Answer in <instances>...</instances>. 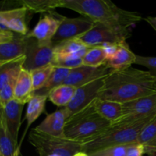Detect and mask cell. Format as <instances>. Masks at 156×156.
Wrapping results in <instances>:
<instances>
[{
    "label": "cell",
    "mask_w": 156,
    "mask_h": 156,
    "mask_svg": "<svg viewBox=\"0 0 156 156\" xmlns=\"http://www.w3.org/2000/svg\"><path fill=\"white\" fill-rule=\"evenodd\" d=\"M156 94V77L149 71L129 67L113 70L105 79L98 98L123 104Z\"/></svg>",
    "instance_id": "6da1fadb"
},
{
    "label": "cell",
    "mask_w": 156,
    "mask_h": 156,
    "mask_svg": "<svg viewBox=\"0 0 156 156\" xmlns=\"http://www.w3.org/2000/svg\"><path fill=\"white\" fill-rule=\"evenodd\" d=\"M59 7L71 9L93 22L128 35H130L129 27L143 18L137 12L120 9L108 0H61Z\"/></svg>",
    "instance_id": "7a4b0ae2"
},
{
    "label": "cell",
    "mask_w": 156,
    "mask_h": 156,
    "mask_svg": "<svg viewBox=\"0 0 156 156\" xmlns=\"http://www.w3.org/2000/svg\"><path fill=\"white\" fill-rule=\"evenodd\" d=\"M111 125V122L98 114L92 101L69 117L64 127V138L83 144L101 134Z\"/></svg>",
    "instance_id": "3957f363"
},
{
    "label": "cell",
    "mask_w": 156,
    "mask_h": 156,
    "mask_svg": "<svg viewBox=\"0 0 156 156\" xmlns=\"http://www.w3.org/2000/svg\"><path fill=\"white\" fill-rule=\"evenodd\" d=\"M155 116L129 124L111 126L97 137L82 144V152L90 155L106 148L138 143L140 133Z\"/></svg>",
    "instance_id": "277c9868"
},
{
    "label": "cell",
    "mask_w": 156,
    "mask_h": 156,
    "mask_svg": "<svg viewBox=\"0 0 156 156\" xmlns=\"http://www.w3.org/2000/svg\"><path fill=\"white\" fill-rule=\"evenodd\" d=\"M28 141L40 156H74L82 152L81 143L37 132L34 129L30 131Z\"/></svg>",
    "instance_id": "5b68a950"
},
{
    "label": "cell",
    "mask_w": 156,
    "mask_h": 156,
    "mask_svg": "<svg viewBox=\"0 0 156 156\" xmlns=\"http://www.w3.org/2000/svg\"><path fill=\"white\" fill-rule=\"evenodd\" d=\"M153 115H156V94L122 104L121 117L111 126L129 124Z\"/></svg>",
    "instance_id": "8992f818"
},
{
    "label": "cell",
    "mask_w": 156,
    "mask_h": 156,
    "mask_svg": "<svg viewBox=\"0 0 156 156\" xmlns=\"http://www.w3.org/2000/svg\"><path fill=\"white\" fill-rule=\"evenodd\" d=\"M27 38L25 61L23 68L29 72L51 65L54 57L52 43H41L33 37Z\"/></svg>",
    "instance_id": "52a82bcc"
},
{
    "label": "cell",
    "mask_w": 156,
    "mask_h": 156,
    "mask_svg": "<svg viewBox=\"0 0 156 156\" xmlns=\"http://www.w3.org/2000/svg\"><path fill=\"white\" fill-rule=\"evenodd\" d=\"M130 35L120 33L104 24L95 23L94 27L78 39L89 47H105L126 41Z\"/></svg>",
    "instance_id": "ba28073f"
},
{
    "label": "cell",
    "mask_w": 156,
    "mask_h": 156,
    "mask_svg": "<svg viewBox=\"0 0 156 156\" xmlns=\"http://www.w3.org/2000/svg\"><path fill=\"white\" fill-rule=\"evenodd\" d=\"M94 24L95 23L85 17L74 18L63 17L56 34L52 39V44L54 46L62 41L80 37L91 30Z\"/></svg>",
    "instance_id": "9c48e42d"
},
{
    "label": "cell",
    "mask_w": 156,
    "mask_h": 156,
    "mask_svg": "<svg viewBox=\"0 0 156 156\" xmlns=\"http://www.w3.org/2000/svg\"><path fill=\"white\" fill-rule=\"evenodd\" d=\"M105 77L96 79L90 83L76 88L73 100L68 106L66 107L69 114V117L82 111L94 99L98 98L99 93L104 85Z\"/></svg>",
    "instance_id": "30bf717a"
},
{
    "label": "cell",
    "mask_w": 156,
    "mask_h": 156,
    "mask_svg": "<svg viewBox=\"0 0 156 156\" xmlns=\"http://www.w3.org/2000/svg\"><path fill=\"white\" fill-rule=\"evenodd\" d=\"M29 12L23 6L0 10V30H9L26 36L29 33L27 27Z\"/></svg>",
    "instance_id": "8fae6325"
},
{
    "label": "cell",
    "mask_w": 156,
    "mask_h": 156,
    "mask_svg": "<svg viewBox=\"0 0 156 156\" xmlns=\"http://www.w3.org/2000/svg\"><path fill=\"white\" fill-rule=\"evenodd\" d=\"M24 106V105L13 99L4 108H0V119L2 120L8 133L17 146H19L18 139Z\"/></svg>",
    "instance_id": "7c38bea8"
},
{
    "label": "cell",
    "mask_w": 156,
    "mask_h": 156,
    "mask_svg": "<svg viewBox=\"0 0 156 156\" xmlns=\"http://www.w3.org/2000/svg\"><path fill=\"white\" fill-rule=\"evenodd\" d=\"M63 16L56 12L41 16L33 30L27 34L28 37H33L41 43H52V39L56 34Z\"/></svg>",
    "instance_id": "4fadbf2b"
},
{
    "label": "cell",
    "mask_w": 156,
    "mask_h": 156,
    "mask_svg": "<svg viewBox=\"0 0 156 156\" xmlns=\"http://www.w3.org/2000/svg\"><path fill=\"white\" fill-rule=\"evenodd\" d=\"M112 71L113 70L105 65L98 68L83 65L80 67L71 69L68 78L64 82V85H71L77 88L96 79L105 77Z\"/></svg>",
    "instance_id": "5bb4252c"
},
{
    "label": "cell",
    "mask_w": 156,
    "mask_h": 156,
    "mask_svg": "<svg viewBox=\"0 0 156 156\" xmlns=\"http://www.w3.org/2000/svg\"><path fill=\"white\" fill-rule=\"evenodd\" d=\"M69 117V111L66 108H62L52 114H48L34 129L37 132L52 136L64 138V127Z\"/></svg>",
    "instance_id": "9a60e30c"
},
{
    "label": "cell",
    "mask_w": 156,
    "mask_h": 156,
    "mask_svg": "<svg viewBox=\"0 0 156 156\" xmlns=\"http://www.w3.org/2000/svg\"><path fill=\"white\" fill-rule=\"evenodd\" d=\"M136 55L129 49L126 41L117 44V49L112 54L107 56L105 66L111 70H123L135 64Z\"/></svg>",
    "instance_id": "2e32d148"
},
{
    "label": "cell",
    "mask_w": 156,
    "mask_h": 156,
    "mask_svg": "<svg viewBox=\"0 0 156 156\" xmlns=\"http://www.w3.org/2000/svg\"><path fill=\"white\" fill-rule=\"evenodd\" d=\"M91 47H88L78 38L62 41L53 46V58H82Z\"/></svg>",
    "instance_id": "e0dca14e"
},
{
    "label": "cell",
    "mask_w": 156,
    "mask_h": 156,
    "mask_svg": "<svg viewBox=\"0 0 156 156\" xmlns=\"http://www.w3.org/2000/svg\"><path fill=\"white\" fill-rule=\"evenodd\" d=\"M17 34L11 42L0 44V62L6 63L25 55L27 38Z\"/></svg>",
    "instance_id": "ac0fdd59"
},
{
    "label": "cell",
    "mask_w": 156,
    "mask_h": 156,
    "mask_svg": "<svg viewBox=\"0 0 156 156\" xmlns=\"http://www.w3.org/2000/svg\"><path fill=\"white\" fill-rule=\"evenodd\" d=\"M33 95L34 88L31 74L30 72L22 68L15 84L14 99L25 105L28 103Z\"/></svg>",
    "instance_id": "d6986e66"
},
{
    "label": "cell",
    "mask_w": 156,
    "mask_h": 156,
    "mask_svg": "<svg viewBox=\"0 0 156 156\" xmlns=\"http://www.w3.org/2000/svg\"><path fill=\"white\" fill-rule=\"evenodd\" d=\"M93 105L98 114L111 123L121 117L122 104L97 98L93 101Z\"/></svg>",
    "instance_id": "ffe728a7"
},
{
    "label": "cell",
    "mask_w": 156,
    "mask_h": 156,
    "mask_svg": "<svg viewBox=\"0 0 156 156\" xmlns=\"http://www.w3.org/2000/svg\"><path fill=\"white\" fill-rule=\"evenodd\" d=\"M25 61V55L10 61L0 67V90L15 79H18Z\"/></svg>",
    "instance_id": "44dd1931"
},
{
    "label": "cell",
    "mask_w": 156,
    "mask_h": 156,
    "mask_svg": "<svg viewBox=\"0 0 156 156\" xmlns=\"http://www.w3.org/2000/svg\"><path fill=\"white\" fill-rule=\"evenodd\" d=\"M48 99L47 96L37 95L34 94L27 103V111H26L25 120H27V126L24 133L23 137L28 130L30 125L41 116L42 113L44 112L45 105L47 100Z\"/></svg>",
    "instance_id": "7402d4cb"
},
{
    "label": "cell",
    "mask_w": 156,
    "mask_h": 156,
    "mask_svg": "<svg viewBox=\"0 0 156 156\" xmlns=\"http://www.w3.org/2000/svg\"><path fill=\"white\" fill-rule=\"evenodd\" d=\"M71 69L65 68H59V67H54L50 78L46 82L45 85L38 91L34 93V95H43L47 96L50 94L52 90L54 89L56 87L61 85H63L66 79L68 78Z\"/></svg>",
    "instance_id": "603a6c76"
},
{
    "label": "cell",
    "mask_w": 156,
    "mask_h": 156,
    "mask_svg": "<svg viewBox=\"0 0 156 156\" xmlns=\"http://www.w3.org/2000/svg\"><path fill=\"white\" fill-rule=\"evenodd\" d=\"M76 91L75 87L63 84L52 90L48 94V99L57 107L66 108L72 101Z\"/></svg>",
    "instance_id": "cb8c5ba5"
},
{
    "label": "cell",
    "mask_w": 156,
    "mask_h": 156,
    "mask_svg": "<svg viewBox=\"0 0 156 156\" xmlns=\"http://www.w3.org/2000/svg\"><path fill=\"white\" fill-rule=\"evenodd\" d=\"M138 143L144 146L145 153L156 152V115L140 133Z\"/></svg>",
    "instance_id": "d4e9b609"
},
{
    "label": "cell",
    "mask_w": 156,
    "mask_h": 156,
    "mask_svg": "<svg viewBox=\"0 0 156 156\" xmlns=\"http://www.w3.org/2000/svg\"><path fill=\"white\" fill-rule=\"evenodd\" d=\"M61 0H21L18 2L20 6L25 7L32 13H49L55 12V9L59 8Z\"/></svg>",
    "instance_id": "484cf974"
},
{
    "label": "cell",
    "mask_w": 156,
    "mask_h": 156,
    "mask_svg": "<svg viewBox=\"0 0 156 156\" xmlns=\"http://www.w3.org/2000/svg\"><path fill=\"white\" fill-rule=\"evenodd\" d=\"M0 152H1V156H21L20 146H17L12 140L1 119H0Z\"/></svg>",
    "instance_id": "4316f807"
},
{
    "label": "cell",
    "mask_w": 156,
    "mask_h": 156,
    "mask_svg": "<svg viewBox=\"0 0 156 156\" xmlns=\"http://www.w3.org/2000/svg\"><path fill=\"white\" fill-rule=\"evenodd\" d=\"M106 60L107 53L105 47H91L83 57V65L98 68L105 65Z\"/></svg>",
    "instance_id": "83f0119b"
},
{
    "label": "cell",
    "mask_w": 156,
    "mask_h": 156,
    "mask_svg": "<svg viewBox=\"0 0 156 156\" xmlns=\"http://www.w3.org/2000/svg\"><path fill=\"white\" fill-rule=\"evenodd\" d=\"M53 69H54V66L52 65H48L47 66L37 69L30 72L31 74L32 82H33L34 93L43 88V86L45 85L50 78Z\"/></svg>",
    "instance_id": "f1b7e54d"
},
{
    "label": "cell",
    "mask_w": 156,
    "mask_h": 156,
    "mask_svg": "<svg viewBox=\"0 0 156 156\" xmlns=\"http://www.w3.org/2000/svg\"><path fill=\"white\" fill-rule=\"evenodd\" d=\"M17 79L11 82L0 90V108H4L9 102L14 99L15 87Z\"/></svg>",
    "instance_id": "f546056e"
},
{
    "label": "cell",
    "mask_w": 156,
    "mask_h": 156,
    "mask_svg": "<svg viewBox=\"0 0 156 156\" xmlns=\"http://www.w3.org/2000/svg\"><path fill=\"white\" fill-rule=\"evenodd\" d=\"M129 145V144L106 148V149L98 151L88 156H125Z\"/></svg>",
    "instance_id": "4dcf8cb0"
},
{
    "label": "cell",
    "mask_w": 156,
    "mask_h": 156,
    "mask_svg": "<svg viewBox=\"0 0 156 156\" xmlns=\"http://www.w3.org/2000/svg\"><path fill=\"white\" fill-rule=\"evenodd\" d=\"M135 64L146 67L149 73L156 77V56H143L136 55Z\"/></svg>",
    "instance_id": "1f68e13d"
},
{
    "label": "cell",
    "mask_w": 156,
    "mask_h": 156,
    "mask_svg": "<svg viewBox=\"0 0 156 156\" xmlns=\"http://www.w3.org/2000/svg\"><path fill=\"white\" fill-rule=\"evenodd\" d=\"M144 153V146L140 143H136L128 146L125 156H142Z\"/></svg>",
    "instance_id": "d6a6232c"
},
{
    "label": "cell",
    "mask_w": 156,
    "mask_h": 156,
    "mask_svg": "<svg viewBox=\"0 0 156 156\" xmlns=\"http://www.w3.org/2000/svg\"><path fill=\"white\" fill-rule=\"evenodd\" d=\"M15 33L9 30H0V44L11 42L14 40Z\"/></svg>",
    "instance_id": "836d02e7"
},
{
    "label": "cell",
    "mask_w": 156,
    "mask_h": 156,
    "mask_svg": "<svg viewBox=\"0 0 156 156\" xmlns=\"http://www.w3.org/2000/svg\"><path fill=\"white\" fill-rule=\"evenodd\" d=\"M145 21H146L148 24H150L151 27L156 31V17H147V18H145Z\"/></svg>",
    "instance_id": "e575fe53"
},
{
    "label": "cell",
    "mask_w": 156,
    "mask_h": 156,
    "mask_svg": "<svg viewBox=\"0 0 156 156\" xmlns=\"http://www.w3.org/2000/svg\"><path fill=\"white\" fill-rule=\"evenodd\" d=\"M74 156H88V155H87V154H85V152H79V153H77L76 155H75Z\"/></svg>",
    "instance_id": "d590c367"
},
{
    "label": "cell",
    "mask_w": 156,
    "mask_h": 156,
    "mask_svg": "<svg viewBox=\"0 0 156 156\" xmlns=\"http://www.w3.org/2000/svg\"><path fill=\"white\" fill-rule=\"evenodd\" d=\"M149 156H156V152H154V153H150L148 155Z\"/></svg>",
    "instance_id": "8d00e7d4"
},
{
    "label": "cell",
    "mask_w": 156,
    "mask_h": 156,
    "mask_svg": "<svg viewBox=\"0 0 156 156\" xmlns=\"http://www.w3.org/2000/svg\"><path fill=\"white\" fill-rule=\"evenodd\" d=\"M6 63H7V62H6ZM4 64H5V63H3V62H0V67H1L2 65H4Z\"/></svg>",
    "instance_id": "74e56055"
},
{
    "label": "cell",
    "mask_w": 156,
    "mask_h": 156,
    "mask_svg": "<svg viewBox=\"0 0 156 156\" xmlns=\"http://www.w3.org/2000/svg\"><path fill=\"white\" fill-rule=\"evenodd\" d=\"M0 156H1V152H0Z\"/></svg>",
    "instance_id": "f35d334b"
}]
</instances>
